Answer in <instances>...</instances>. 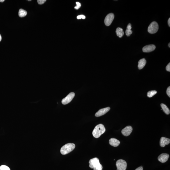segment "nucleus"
I'll list each match as a JSON object with an SVG mask.
<instances>
[{
	"label": "nucleus",
	"mask_w": 170,
	"mask_h": 170,
	"mask_svg": "<svg viewBox=\"0 0 170 170\" xmlns=\"http://www.w3.org/2000/svg\"><path fill=\"white\" fill-rule=\"evenodd\" d=\"M105 131V127L102 124L97 125L94 128L92 132V135L95 138H98L101 135L104 133Z\"/></svg>",
	"instance_id": "obj_1"
},
{
	"label": "nucleus",
	"mask_w": 170,
	"mask_h": 170,
	"mask_svg": "<svg viewBox=\"0 0 170 170\" xmlns=\"http://www.w3.org/2000/svg\"><path fill=\"white\" fill-rule=\"evenodd\" d=\"M89 167L94 170H102V166L100 164L99 159L97 157L91 159L89 161Z\"/></svg>",
	"instance_id": "obj_2"
},
{
	"label": "nucleus",
	"mask_w": 170,
	"mask_h": 170,
	"mask_svg": "<svg viewBox=\"0 0 170 170\" xmlns=\"http://www.w3.org/2000/svg\"><path fill=\"white\" fill-rule=\"evenodd\" d=\"M75 145L74 143H69L64 145L61 148L60 152L62 154H68L74 149Z\"/></svg>",
	"instance_id": "obj_3"
},
{
	"label": "nucleus",
	"mask_w": 170,
	"mask_h": 170,
	"mask_svg": "<svg viewBox=\"0 0 170 170\" xmlns=\"http://www.w3.org/2000/svg\"><path fill=\"white\" fill-rule=\"evenodd\" d=\"M159 28V26L157 22H152L149 26L148 28V31L151 34H154L157 33Z\"/></svg>",
	"instance_id": "obj_4"
},
{
	"label": "nucleus",
	"mask_w": 170,
	"mask_h": 170,
	"mask_svg": "<svg viewBox=\"0 0 170 170\" xmlns=\"http://www.w3.org/2000/svg\"><path fill=\"white\" fill-rule=\"evenodd\" d=\"M117 170H126L127 166L126 161L123 159L118 160L116 162Z\"/></svg>",
	"instance_id": "obj_5"
},
{
	"label": "nucleus",
	"mask_w": 170,
	"mask_h": 170,
	"mask_svg": "<svg viewBox=\"0 0 170 170\" xmlns=\"http://www.w3.org/2000/svg\"><path fill=\"white\" fill-rule=\"evenodd\" d=\"M115 18V15L113 13L109 14L106 16L104 20V23L105 25L108 26L112 23L113 21Z\"/></svg>",
	"instance_id": "obj_6"
},
{
	"label": "nucleus",
	"mask_w": 170,
	"mask_h": 170,
	"mask_svg": "<svg viewBox=\"0 0 170 170\" xmlns=\"http://www.w3.org/2000/svg\"><path fill=\"white\" fill-rule=\"evenodd\" d=\"M75 95V94L74 93H70L66 97L62 100V104L63 105H66V104L69 103L74 98Z\"/></svg>",
	"instance_id": "obj_7"
},
{
	"label": "nucleus",
	"mask_w": 170,
	"mask_h": 170,
	"mask_svg": "<svg viewBox=\"0 0 170 170\" xmlns=\"http://www.w3.org/2000/svg\"><path fill=\"white\" fill-rule=\"evenodd\" d=\"M133 131V128L131 126H126L122 131V133L124 136H127L131 134Z\"/></svg>",
	"instance_id": "obj_8"
},
{
	"label": "nucleus",
	"mask_w": 170,
	"mask_h": 170,
	"mask_svg": "<svg viewBox=\"0 0 170 170\" xmlns=\"http://www.w3.org/2000/svg\"><path fill=\"white\" fill-rule=\"evenodd\" d=\"M155 49V46L153 44H150L144 47L142 50L144 52L148 53L153 51Z\"/></svg>",
	"instance_id": "obj_9"
},
{
	"label": "nucleus",
	"mask_w": 170,
	"mask_h": 170,
	"mask_svg": "<svg viewBox=\"0 0 170 170\" xmlns=\"http://www.w3.org/2000/svg\"><path fill=\"white\" fill-rule=\"evenodd\" d=\"M110 109V107H107L105 108L100 109L95 114V116L96 117H99L102 115H105L106 113L108 112Z\"/></svg>",
	"instance_id": "obj_10"
},
{
	"label": "nucleus",
	"mask_w": 170,
	"mask_h": 170,
	"mask_svg": "<svg viewBox=\"0 0 170 170\" xmlns=\"http://www.w3.org/2000/svg\"><path fill=\"white\" fill-rule=\"evenodd\" d=\"M169 157V155L167 153H163L160 155L158 157V160L162 163L167 162Z\"/></svg>",
	"instance_id": "obj_11"
},
{
	"label": "nucleus",
	"mask_w": 170,
	"mask_h": 170,
	"mask_svg": "<svg viewBox=\"0 0 170 170\" xmlns=\"http://www.w3.org/2000/svg\"><path fill=\"white\" fill-rule=\"evenodd\" d=\"M169 139L164 137H162L160 140V145L162 147H164L166 145H167L170 143Z\"/></svg>",
	"instance_id": "obj_12"
},
{
	"label": "nucleus",
	"mask_w": 170,
	"mask_h": 170,
	"mask_svg": "<svg viewBox=\"0 0 170 170\" xmlns=\"http://www.w3.org/2000/svg\"><path fill=\"white\" fill-rule=\"evenodd\" d=\"M110 144L114 147H117L120 144V141L117 139L114 138L110 139L109 141Z\"/></svg>",
	"instance_id": "obj_13"
},
{
	"label": "nucleus",
	"mask_w": 170,
	"mask_h": 170,
	"mask_svg": "<svg viewBox=\"0 0 170 170\" xmlns=\"http://www.w3.org/2000/svg\"><path fill=\"white\" fill-rule=\"evenodd\" d=\"M146 61L145 58L140 60L138 62V69H142L146 65Z\"/></svg>",
	"instance_id": "obj_14"
},
{
	"label": "nucleus",
	"mask_w": 170,
	"mask_h": 170,
	"mask_svg": "<svg viewBox=\"0 0 170 170\" xmlns=\"http://www.w3.org/2000/svg\"><path fill=\"white\" fill-rule=\"evenodd\" d=\"M116 32L117 36L120 38H122L124 35V32L122 28H118L117 29Z\"/></svg>",
	"instance_id": "obj_15"
},
{
	"label": "nucleus",
	"mask_w": 170,
	"mask_h": 170,
	"mask_svg": "<svg viewBox=\"0 0 170 170\" xmlns=\"http://www.w3.org/2000/svg\"><path fill=\"white\" fill-rule=\"evenodd\" d=\"M161 106L163 111L166 115H169L170 113V110L164 104H161Z\"/></svg>",
	"instance_id": "obj_16"
},
{
	"label": "nucleus",
	"mask_w": 170,
	"mask_h": 170,
	"mask_svg": "<svg viewBox=\"0 0 170 170\" xmlns=\"http://www.w3.org/2000/svg\"><path fill=\"white\" fill-rule=\"evenodd\" d=\"M27 14V11L23 9H20L19 11L18 15L20 17H25Z\"/></svg>",
	"instance_id": "obj_17"
},
{
	"label": "nucleus",
	"mask_w": 170,
	"mask_h": 170,
	"mask_svg": "<svg viewBox=\"0 0 170 170\" xmlns=\"http://www.w3.org/2000/svg\"><path fill=\"white\" fill-rule=\"evenodd\" d=\"M157 91L156 90H152L148 92L147 94V96L149 97H152L157 93Z\"/></svg>",
	"instance_id": "obj_18"
},
{
	"label": "nucleus",
	"mask_w": 170,
	"mask_h": 170,
	"mask_svg": "<svg viewBox=\"0 0 170 170\" xmlns=\"http://www.w3.org/2000/svg\"><path fill=\"white\" fill-rule=\"evenodd\" d=\"M132 31L130 29H127L126 31H125L126 35L127 36H129L131 35V34H132Z\"/></svg>",
	"instance_id": "obj_19"
},
{
	"label": "nucleus",
	"mask_w": 170,
	"mask_h": 170,
	"mask_svg": "<svg viewBox=\"0 0 170 170\" xmlns=\"http://www.w3.org/2000/svg\"><path fill=\"white\" fill-rule=\"evenodd\" d=\"M1 170H10L9 167L5 165H2L0 167Z\"/></svg>",
	"instance_id": "obj_20"
},
{
	"label": "nucleus",
	"mask_w": 170,
	"mask_h": 170,
	"mask_svg": "<svg viewBox=\"0 0 170 170\" xmlns=\"http://www.w3.org/2000/svg\"><path fill=\"white\" fill-rule=\"evenodd\" d=\"M76 6L74 7V8L76 10H78L81 7V4L79 2H76Z\"/></svg>",
	"instance_id": "obj_21"
},
{
	"label": "nucleus",
	"mask_w": 170,
	"mask_h": 170,
	"mask_svg": "<svg viewBox=\"0 0 170 170\" xmlns=\"http://www.w3.org/2000/svg\"><path fill=\"white\" fill-rule=\"evenodd\" d=\"M86 18V17L84 15H79L77 17V18L78 19H85Z\"/></svg>",
	"instance_id": "obj_22"
},
{
	"label": "nucleus",
	"mask_w": 170,
	"mask_h": 170,
	"mask_svg": "<svg viewBox=\"0 0 170 170\" xmlns=\"http://www.w3.org/2000/svg\"><path fill=\"white\" fill-rule=\"evenodd\" d=\"M46 2V0H38L37 2L38 4L39 5H42L44 4Z\"/></svg>",
	"instance_id": "obj_23"
},
{
	"label": "nucleus",
	"mask_w": 170,
	"mask_h": 170,
	"mask_svg": "<svg viewBox=\"0 0 170 170\" xmlns=\"http://www.w3.org/2000/svg\"><path fill=\"white\" fill-rule=\"evenodd\" d=\"M167 95H168V96L170 97V87H168L167 89Z\"/></svg>",
	"instance_id": "obj_24"
},
{
	"label": "nucleus",
	"mask_w": 170,
	"mask_h": 170,
	"mask_svg": "<svg viewBox=\"0 0 170 170\" xmlns=\"http://www.w3.org/2000/svg\"><path fill=\"white\" fill-rule=\"evenodd\" d=\"M166 70L167 71L170 72V63H169L166 67Z\"/></svg>",
	"instance_id": "obj_25"
},
{
	"label": "nucleus",
	"mask_w": 170,
	"mask_h": 170,
	"mask_svg": "<svg viewBox=\"0 0 170 170\" xmlns=\"http://www.w3.org/2000/svg\"><path fill=\"white\" fill-rule=\"evenodd\" d=\"M135 170H143V167L142 166L138 167Z\"/></svg>",
	"instance_id": "obj_26"
},
{
	"label": "nucleus",
	"mask_w": 170,
	"mask_h": 170,
	"mask_svg": "<svg viewBox=\"0 0 170 170\" xmlns=\"http://www.w3.org/2000/svg\"><path fill=\"white\" fill-rule=\"evenodd\" d=\"M168 25L170 27V18H169L168 19Z\"/></svg>",
	"instance_id": "obj_27"
},
{
	"label": "nucleus",
	"mask_w": 170,
	"mask_h": 170,
	"mask_svg": "<svg viewBox=\"0 0 170 170\" xmlns=\"http://www.w3.org/2000/svg\"><path fill=\"white\" fill-rule=\"evenodd\" d=\"M2 40V36H1V34H0V42L1 41V40Z\"/></svg>",
	"instance_id": "obj_28"
},
{
	"label": "nucleus",
	"mask_w": 170,
	"mask_h": 170,
	"mask_svg": "<svg viewBox=\"0 0 170 170\" xmlns=\"http://www.w3.org/2000/svg\"><path fill=\"white\" fill-rule=\"evenodd\" d=\"M5 0H0V2H4Z\"/></svg>",
	"instance_id": "obj_29"
},
{
	"label": "nucleus",
	"mask_w": 170,
	"mask_h": 170,
	"mask_svg": "<svg viewBox=\"0 0 170 170\" xmlns=\"http://www.w3.org/2000/svg\"><path fill=\"white\" fill-rule=\"evenodd\" d=\"M168 46L169 47V48H170V43H169L168 44Z\"/></svg>",
	"instance_id": "obj_30"
}]
</instances>
